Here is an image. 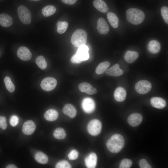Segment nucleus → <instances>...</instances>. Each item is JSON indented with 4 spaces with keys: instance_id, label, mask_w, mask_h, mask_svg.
<instances>
[{
    "instance_id": "1",
    "label": "nucleus",
    "mask_w": 168,
    "mask_h": 168,
    "mask_svg": "<svg viewBox=\"0 0 168 168\" xmlns=\"http://www.w3.org/2000/svg\"><path fill=\"white\" fill-rule=\"evenodd\" d=\"M124 140L120 134H116L113 135L108 140L106 147L108 150L113 153H117L120 152L123 147Z\"/></svg>"
},
{
    "instance_id": "2",
    "label": "nucleus",
    "mask_w": 168,
    "mask_h": 168,
    "mask_svg": "<svg viewBox=\"0 0 168 168\" xmlns=\"http://www.w3.org/2000/svg\"><path fill=\"white\" fill-rule=\"evenodd\" d=\"M126 17L129 22L135 25L141 23L145 17V14L142 11L135 8H129L127 11Z\"/></svg>"
},
{
    "instance_id": "3",
    "label": "nucleus",
    "mask_w": 168,
    "mask_h": 168,
    "mask_svg": "<svg viewBox=\"0 0 168 168\" xmlns=\"http://www.w3.org/2000/svg\"><path fill=\"white\" fill-rule=\"evenodd\" d=\"M87 38V34L86 31L82 29H78L73 33L71 41L74 46L79 47L86 44Z\"/></svg>"
},
{
    "instance_id": "4",
    "label": "nucleus",
    "mask_w": 168,
    "mask_h": 168,
    "mask_svg": "<svg viewBox=\"0 0 168 168\" xmlns=\"http://www.w3.org/2000/svg\"><path fill=\"white\" fill-rule=\"evenodd\" d=\"M19 18L24 24H29L31 21V15L30 11L24 5L19 6L17 9Z\"/></svg>"
},
{
    "instance_id": "5",
    "label": "nucleus",
    "mask_w": 168,
    "mask_h": 168,
    "mask_svg": "<svg viewBox=\"0 0 168 168\" xmlns=\"http://www.w3.org/2000/svg\"><path fill=\"white\" fill-rule=\"evenodd\" d=\"M102 124L100 121L97 119H94L88 123L87 129L89 133L91 135L96 136L101 132Z\"/></svg>"
},
{
    "instance_id": "6",
    "label": "nucleus",
    "mask_w": 168,
    "mask_h": 168,
    "mask_svg": "<svg viewBox=\"0 0 168 168\" xmlns=\"http://www.w3.org/2000/svg\"><path fill=\"white\" fill-rule=\"evenodd\" d=\"M151 83L146 80H141L135 84L136 91L141 94H145L148 92L151 89Z\"/></svg>"
},
{
    "instance_id": "7",
    "label": "nucleus",
    "mask_w": 168,
    "mask_h": 168,
    "mask_svg": "<svg viewBox=\"0 0 168 168\" xmlns=\"http://www.w3.org/2000/svg\"><path fill=\"white\" fill-rule=\"evenodd\" d=\"M57 83L56 80L54 78L47 77L42 81L40 86L44 91H49L53 90L55 88Z\"/></svg>"
},
{
    "instance_id": "8",
    "label": "nucleus",
    "mask_w": 168,
    "mask_h": 168,
    "mask_svg": "<svg viewBox=\"0 0 168 168\" xmlns=\"http://www.w3.org/2000/svg\"><path fill=\"white\" fill-rule=\"evenodd\" d=\"M82 106L85 113L91 114L95 110V104L93 99L90 98L86 97L82 100Z\"/></svg>"
},
{
    "instance_id": "9",
    "label": "nucleus",
    "mask_w": 168,
    "mask_h": 168,
    "mask_svg": "<svg viewBox=\"0 0 168 168\" xmlns=\"http://www.w3.org/2000/svg\"><path fill=\"white\" fill-rule=\"evenodd\" d=\"M17 55L21 60L27 61L31 59L32 54L27 48L25 46H21L18 49Z\"/></svg>"
},
{
    "instance_id": "10",
    "label": "nucleus",
    "mask_w": 168,
    "mask_h": 168,
    "mask_svg": "<svg viewBox=\"0 0 168 168\" xmlns=\"http://www.w3.org/2000/svg\"><path fill=\"white\" fill-rule=\"evenodd\" d=\"M142 120V116L141 114L135 113L131 114L128 118V124L133 127H136L139 125Z\"/></svg>"
},
{
    "instance_id": "11",
    "label": "nucleus",
    "mask_w": 168,
    "mask_h": 168,
    "mask_svg": "<svg viewBox=\"0 0 168 168\" xmlns=\"http://www.w3.org/2000/svg\"><path fill=\"white\" fill-rule=\"evenodd\" d=\"M97 29L98 32L102 34H107L109 30L108 24L103 18H99L97 22Z\"/></svg>"
},
{
    "instance_id": "12",
    "label": "nucleus",
    "mask_w": 168,
    "mask_h": 168,
    "mask_svg": "<svg viewBox=\"0 0 168 168\" xmlns=\"http://www.w3.org/2000/svg\"><path fill=\"white\" fill-rule=\"evenodd\" d=\"M36 128V125L32 120H28L26 121L23 125L22 131L25 134L30 135L32 134Z\"/></svg>"
},
{
    "instance_id": "13",
    "label": "nucleus",
    "mask_w": 168,
    "mask_h": 168,
    "mask_svg": "<svg viewBox=\"0 0 168 168\" xmlns=\"http://www.w3.org/2000/svg\"><path fill=\"white\" fill-rule=\"evenodd\" d=\"M78 88L80 91L82 92H86L89 95L95 94L97 93L96 89L93 87L90 84L86 82L81 83Z\"/></svg>"
},
{
    "instance_id": "14",
    "label": "nucleus",
    "mask_w": 168,
    "mask_h": 168,
    "mask_svg": "<svg viewBox=\"0 0 168 168\" xmlns=\"http://www.w3.org/2000/svg\"><path fill=\"white\" fill-rule=\"evenodd\" d=\"M105 72L108 76L118 77L122 75L124 73V71L119 68V64L116 63L109 68L107 69L105 71Z\"/></svg>"
},
{
    "instance_id": "15",
    "label": "nucleus",
    "mask_w": 168,
    "mask_h": 168,
    "mask_svg": "<svg viewBox=\"0 0 168 168\" xmlns=\"http://www.w3.org/2000/svg\"><path fill=\"white\" fill-rule=\"evenodd\" d=\"M97 156L96 154L92 152L85 159L86 166L88 168H94L97 164Z\"/></svg>"
},
{
    "instance_id": "16",
    "label": "nucleus",
    "mask_w": 168,
    "mask_h": 168,
    "mask_svg": "<svg viewBox=\"0 0 168 168\" xmlns=\"http://www.w3.org/2000/svg\"><path fill=\"white\" fill-rule=\"evenodd\" d=\"M76 53L78 57L82 61L87 60L89 57V48L86 45H82L79 47Z\"/></svg>"
},
{
    "instance_id": "17",
    "label": "nucleus",
    "mask_w": 168,
    "mask_h": 168,
    "mask_svg": "<svg viewBox=\"0 0 168 168\" xmlns=\"http://www.w3.org/2000/svg\"><path fill=\"white\" fill-rule=\"evenodd\" d=\"M127 93L123 87H117L114 92V97L115 100L118 102H122L126 99Z\"/></svg>"
},
{
    "instance_id": "18",
    "label": "nucleus",
    "mask_w": 168,
    "mask_h": 168,
    "mask_svg": "<svg viewBox=\"0 0 168 168\" xmlns=\"http://www.w3.org/2000/svg\"><path fill=\"white\" fill-rule=\"evenodd\" d=\"M150 103L153 107L158 109L164 108L166 104L164 99L158 97H152L150 100Z\"/></svg>"
},
{
    "instance_id": "19",
    "label": "nucleus",
    "mask_w": 168,
    "mask_h": 168,
    "mask_svg": "<svg viewBox=\"0 0 168 168\" xmlns=\"http://www.w3.org/2000/svg\"><path fill=\"white\" fill-rule=\"evenodd\" d=\"M147 49L151 53L156 54L160 52L161 46L158 41L155 40H152L149 42L147 45Z\"/></svg>"
},
{
    "instance_id": "20",
    "label": "nucleus",
    "mask_w": 168,
    "mask_h": 168,
    "mask_svg": "<svg viewBox=\"0 0 168 168\" xmlns=\"http://www.w3.org/2000/svg\"><path fill=\"white\" fill-rule=\"evenodd\" d=\"M62 111L65 115L72 118H74L76 115L77 111L76 108L72 105L70 104L65 105Z\"/></svg>"
},
{
    "instance_id": "21",
    "label": "nucleus",
    "mask_w": 168,
    "mask_h": 168,
    "mask_svg": "<svg viewBox=\"0 0 168 168\" xmlns=\"http://www.w3.org/2000/svg\"><path fill=\"white\" fill-rule=\"evenodd\" d=\"M12 18L7 14L2 13L0 14V25L4 27H8L12 24Z\"/></svg>"
},
{
    "instance_id": "22",
    "label": "nucleus",
    "mask_w": 168,
    "mask_h": 168,
    "mask_svg": "<svg viewBox=\"0 0 168 168\" xmlns=\"http://www.w3.org/2000/svg\"><path fill=\"white\" fill-rule=\"evenodd\" d=\"M138 53L135 51L128 50L126 52L124 55L125 61L128 63H133L138 57Z\"/></svg>"
},
{
    "instance_id": "23",
    "label": "nucleus",
    "mask_w": 168,
    "mask_h": 168,
    "mask_svg": "<svg viewBox=\"0 0 168 168\" xmlns=\"http://www.w3.org/2000/svg\"><path fill=\"white\" fill-rule=\"evenodd\" d=\"M94 7L99 11L106 13L108 10V7L103 0H95L93 2Z\"/></svg>"
},
{
    "instance_id": "24",
    "label": "nucleus",
    "mask_w": 168,
    "mask_h": 168,
    "mask_svg": "<svg viewBox=\"0 0 168 168\" xmlns=\"http://www.w3.org/2000/svg\"><path fill=\"white\" fill-rule=\"evenodd\" d=\"M107 18L111 26L114 28H117L119 25V20L116 15L113 12H109L107 14Z\"/></svg>"
},
{
    "instance_id": "25",
    "label": "nucleus",
    "mask_w": 168,
    "mask_h": 168,
    "mask_svg": "<svg viewBox=\"0 0 168 168\" xmlns=\"http://www.w3.org/2000/svg\"><path fill=\"white\" fill-rule=\"evenodd\" d=\"M44 117L46 120L49 121H53L57 119L58 117V112L54 109H49L45 112Z\"/></svg>"
},
{
    "instance_id": "26",
    "label": "nucleus",
    "mask_w": 168,
    "mask_h": 168,
    "mask_svg": "<svg viewBox=\"0 0 168 168\" xmlns=\"http://www.w3.org/2000/svg\"><path fill=\"white\" fill-rule=\"evenodd\" d=\"M35 158L38 162L42 164H46L48 161V158L47 156L41 152H37L35 155Z\"/></svg>"
},
{
    "instance_id": "27",
    "label": "nucleus",
    "mask_w": 168,
    "mask_h": 168,
    "mask_svg": "<svg viewBox=\"0 0 168 168\" xmlns=\"http://www.w3.org/2000/svg\"><path fill=\"white\" fill-rule=\"evenodd\" d=\"M56 12L55 7L53 5H48L42 10L43 15L45 17L49 16L54 14Z\"/></svg>"
},
{
    "instance_id": "28",
    "label": "nucleus",
    "mask_w": 168,
    "mask_h": 168,
    "mask_svg": "<svg viewBox=\"0 0 168 168\" xmlns=\"http://www.w3.org/2000/svg\"><path fill=\"white\" fill-rule=\"evenodd\" d=\"M110 65L108 61H105L100 63L97 66L96 69V72L98 74L103 73Z\"/></svg>"
},
{
    "instance_id": "29",
    "label": "nucleus",
    "mask_w": 168,
    "mask_h": 168,
    "mask_svg": "<svg viewBox=\"0 0 168 168\" xmlns=\"http://www.w3.org/2000/svg\"><path fill=\"white\" fill-rule=\"evenodd\" d=\"M66 135L65 130L62 128H58L53 132L54 137L58 139H63L65 138Z\"/></svg>"
},
{
    "instance_id": "30",
    "label": "nucleus",
    "mask_w": 168,
    "mask_h": 168,
    "mask_svg": "<svg viewBox=\"0 0 168 168\" xmlns=\"http://www.w3.org/2000/svg\"><path fill=\"white\" fill-rule=\"evenodd\" d=\"M57 25L58 32L60 34H62L66 31L68 27V24L66 21H59L58 22Z\"/></svg>"
},
{
    "instance_id": "31",
    "label": "nucleus",
    "mask_w": 168,
    "mask_h": 168,
    "mask_svg": "<svg viewBox=\"0 0 168 168\" xmlns=\"http://www.w3.org/2000/svg\"><path fill=\"white\" fill-rule=\"evenodd\" d=\"M4 82L6 87L8 91L10 93L13 92L15 90V87L12 82L10 78L8 76L5 77Z\"/></svg>"
},
{
    "instance_id": "32",
    "label": "nucleus",
    "mask_w": 168,
    "mask_h": 168,
    "mask_svg": "<svg viewBox=\"0 0 168 168\" xmlns=\"http://www.w3.org/2000/svg\"><path fill=\"white\" fill-rule=\"evenodd\" d=\"M35 63L38 67L42 69L46 68L47 63L44 57L41 55L39 56L35 59Z\"/></svg>"
},
{
    "instance_id": "33",
    "label": "nucleus",
    "mask_w": 168,
    "mask_h": 168,
    "mask_svg": "<svg viewBox=\"0 0 168 168\" xmlns=\"http://www.w3.org/2000/svg\"><path fill=\"white\" fill-rule=\"evenodd\" d=\"M132 161L128 159H123L121 162L119 168H129L132 165Z\"/></svg>"
},
{
    "instance_id": "34",
    "label": "nucleus",
    "mask_w": 168,
    "mask_h": 168,
    "mask_svg": "<svg viewBox=\"0 0 168 168\" xmlns=\"http://www.w3.org/2000/svg\"><path fill=\"white\" fill-rule=\"evenodd\" d=\"M161 13L162 18L165 22L168 23V8L166 6L163 7L161 9Z\"/></svg>"
},
{
    "instance_id": "35",
    "label": "nucleus",
    "mask_w": 168,
    "mask_h": 168,
    "mask_svg": "<svg viewBox=\"0 0 168 168\" xmlns=\"http://www.w3.org/2000/svg\"><path fill=\"white\" fill-rule=\"evenodd\" d=\"M71 166L69 163L65 160L61 161L58 162L55 166L56 168H70Z\"/></svg>"
},
{
    "instance_id": "36",
    "label": "nucleus",
    "mask_w": 168,
    "mask_h": 168,
    "mask_svg": "<svg viewBox=\"0 0 168 168\" xmlns=\"http://www.w3.org/2000/svg\"><path fill=\"white\" fill-rule=\"evenodd\" d=\"M78 156V152L75 150H72L68 155L69 159L71 160L77 159Z\"/></svg>"
},
{
    "instance_id": "37",
    "label": "nucleus",
    "mask_w": 168,
    "mask_h": 168,
    "mask_svg": "<svg viewBox=\"0 0 168 168\" xmlns=\"http://www.w3.org/2000/svg\"><path fill=\"white\" fill-rule=\"evenodd\" d=\"M139 164L141 168H151V166L145 159H142L139 161Z\"/></svg>"
},
{
    "instance_id": "38",
    "label": "nucleus",
    "mask_w": 168,
    "mask_h": 168,
    "mask_svg": "<svg viewBox=\"0 0 168 168\" xmlns=\"http://www.w3.org/2000/svg\"><path fill=\"white\" fill-rule=\"evenodd\" d=\"M9 121L10 124L12 126L15 127L18 123V118L16 115H12L10 117Z\"/></svg>"
},
{
    "instance_id": "39",
    "label": "nucleus",
    "mask_w": 168,
    "mask_h": 168,
    "mask_svg": "<svg viewBox=\"0 0 168 168\" xmlns=\"http://www.w3.org/2000/svg\"><path fill=\"white\" fill-rule=\"evenodd\" d=\"M7 126L6 118L4 116H0V128L5 130L7 128Z\"/></svg>"
},
{
    "instance_id": "40",
    "label": "nucleus",
    "mask_w": 168,
    "mask_h": 168,
    "mask_svg": "<svg viewBox=\"0 0 168 168\" xmlns=\"http://www.w3.org/2000/svg\"><path fill=\"white\" fill-rule=\"evenodd\" d=\"M71 61L72 63H80L82 61L77 56L76 54L73 55L71 58Z\"/></svg>"
},
{
    "instance_id": "41",
    "label": "nucleus",
    "mask_w": 168,
    "mask_h": 168,
    "mask_svg": "<svg viewBox=\"0 0 168 168\" xmlns=\"http://www.w3.org/2000/svg\"><path fill=\"white\" fill-rule=\"evenodd\" d=\"M64 3L69 4L73 5L75 4L77 0H61Z\"/></svg>"
},
{
    "instance_id": "42",
    "label": "nucleus",
    "mask_w": 168,
    "mask_h": 168,
    "mask_svg": "<svg viewBox=\"0 0 168 168\" xmlns=\"http://www.w3.org/2000/svg\"><path fill=\"white\" fill-rule=\"evenodd\" d=\"M6 168H16L17 167L14 164H10L7 166Z\"/></svg>"
},
{
    "instance_id": "43",
    "label": "nucleus",
    "mask_w": 168,
    "mask_h": 168,
    "mask_svg": "<svg viewBox=\"0 0 168 168\" xmlns=\"http://www.w3.org/2000/svg\"><path fill=\"white\" fill-rule=\"evenodd\" d=\"M29 0L33 1H40V0Z\"/></svg>"
}]
</instances>
